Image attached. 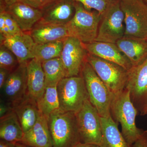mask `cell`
<instances>
[{
	"mask_svg": "<svg viewBox=\"0 0 147 147\" xmlns=\"http://www.w3.org/2000/svg\"><path fill=\"white\" fill-rule=\"evenodd\" d=\"M138 112L127 89L114 95L111 105V116L116 122L121 124L122 134L131 147L144 131L136 126Z\"/></svg>",
	"mask_w": 147,
	"mask_h": 147,
	"instance_id": "1",
	"label": "cell"
},
{
	"mask_svg": "<svg viewBox=\"0 0 147 147\" xmlns=\"http://www.w3.org/2000/svg\"><path fill=\"white\" fill-rule=\"evenodd\" d=\"M47 119L53 147H75L81 143L76 113L59 109Z\"/></svg>",
	"mask_w": 147,
	"mask_h": 147,
	"instance_id": "2",
	"label": "cell"
},
{
	"mask_svg": "<svg viewBox=\"0 0 147 147\" xmlns=\"http://www.w3.org/2000/svg\"><path fill=\"white\" fill-rule=\"evenodd\" d=\"M75 13L66 25L69 36L75 38L83 43L94 42L96 39L101 15L96 10H90L82 3L74 1Z\"/></svg>",
	"mask_w": 147,
	"mask_h": 147,
	"instance_id": "3",
	"label": "cell"
},
{
	"mask_svg": "<svg viewBox=\"0 0 147 147\" xmlns=\"http://www.w3.org/2000/svg\"><path fill=\"white\" fill-rule=\"evenodd\" d=\"M80 75L85 82L90 101L100 117L106 118L111 116V103L114 95L86 60L82 66Z\"/></svg>",
	"mask_w": 147,
	"mask_h": 147,
	"instance_id": "4",
	"label": "cell"
},
{
	"mask_svg": "<svg viewBox=\"0 0 147 147\" xmlns=\"http://www.w3.org/2000/svg\"><path fill=\"white\" fill-rule=\"evenodd\" d=\"M61 110L76 113L89 99L83 77H66L57 86Z\"/></svg>",
	"mask_w": 147,
	"mask_h": 147,
	"instance_id": "5",
	"label": "cell"
},
{
	"mask_svg": "<svg viewBox=\"0 0 147 147\" xmlns=\"http://www.w3.org/2000/svg\"><path fill=\"white\" fill-rule=\"evenodd\" d=\"M86 60L115 95L126 88L128 71L118 64L88 53Z\"/></svg>",
	"mask_w": 147,
	"mask_h": 147,
	"instance_id": "6",
	"label": "cell"
},
{
	"mask_svg": "<svg viewBox=\"0 0 147 147\" xmlns=\"http://www.w3.org/2000/svg\"><path fill=\"white\" fill-rule=\"evenodd\" d=\"M101 16L95 41L116 43L125 32L124 14L120 0H114Z\"/></svg>",
	"mask_w": 147,
	"mask_h": 147,
	"instance_id": "7",
	"label": "cell"
},
{
	"mask_svg": "<svg viewBox=\"0 0 147 147\" xmlns=\"http://www.w3.org/2000/svg\"><path fill=\"white\" fill-rule=\"evenodd\" d=\"M124 14V36L147 39V4L143 0H120Z\"/></svg>",
	"mask_w": 147,
	"mask_h": 147,
	"instance_id": "8",
	"label": "cell"
},
{
	"mask_svg": "<svg viewBox=\"0 0 147 147\" xmlns=\"http://www.w3.org/2000/svg\"><path fill=\"white\" fill-rule=\"evenodd\" d=\"M76 113L81 143L99 146L102 139L100 116L89 99Z\"/></svg>",
	"mask_w": 147,
	"mask_h": 147,
	"instance_id": "9",
	"label": "cell"
},
{
	"mask_svg": "<svg viewBox=\"0 0 147 147\" xmlns=\"http://www.w3.org/2000/svg\"><path fill=\"white\" fill-rule=\"evenodd\" d=\"M27 63L20 64L11 71L1 89V100L9 104L12 108L28 95Z\"/></svg>",
	"mask_w": 147,
	"mask_h": 147,
	"instance_id": "10",
	"label": "cell"
},
{
	"mask_svg": "<svg viewBox=\"0 0 147 147\" xmlns=\"http://www.w3.org/2000/svg\"><path fill=\"white\" fill-rule=\"evenodd\" d=\"M88 53L83 43L79 40L71 36L65 39L60 57L63 64L66 77L80 75Z\"/></svg>",
	"mask_w": 147,
	"mask_h": 147,
	"instance_id": "11",
	"label": "cell"
},
{
	"mask_svg": "<svg viewBox=\"0 0 147 147\" xmlns=\"http://www.w3.org/2000/svg\"><path fill=\"white\" fill-rule=\"evenodd\" d=\"M126 88L133 104L141 112L147 103V58L143 63L128 71Z\"/></svg>",
	"mask_w": 147,
	"mask_h": 147,
	"instance_id": "12",
	"label": "cell"
},
{
	"mask_svg": "<svg viewBox=\"0 0 147 147\" xmlns=\"http://www.w3.org/2000/svg\"><path fill=\"white\" fill-rule=\"evenodd\" d=\"M1 11L9 13L24 32H30L42 16V11L20 1L7 5H1Z\"/></svg>",
	"mask_w": 147,
	"mask_h": 147,
	"instance_id": "13",
	"label": "cell"
},
{
	"mask_svg": "<svg viewBox=\"0 0 147 147\" xmlns=\"http://www.w3.org/2000/svg\"><path fill=\"white\" fill-rule=\"evenodd\" d=\"M36 44L28 32L7 37L1 36V45H4L14 54L19 64L28 63L33 59Z\"/></svg>",
	"mask_w": 147,
	"mask_h": 147,
	"instance_id": "14",
	"label": "cell"
},
{
	"mask_svg": "<svg viewBox=\"0 0 147 147\" xmlns=\"http://www.w3.org/2000/svg\"><path fill=\"white\" fill-rule=\"evenodd\" d=\"M83 45L90 55L118 64L128 71L132 67L129 61L116 43L94 41L83 43Z\"/></svg>",
	"mask_w": 147,
	"mask_h": 147,
	"instance_id": "15",
	"label": "cell"
},
{
	"mask_svg": "<svg viewBox=\"0 0 147 147\" xmlns=\"http://www.w3.org/2000/svg\"><path fill=\"white\" fill-rule=\"evenodd\" d=\"M28 33L38 44L63 40L69 36L66 24L46 23L40 20Z\"/></svg>",
	"mask_w": 147,
	"mask_h": 147,
	"instance_id": "16",
	"label": "cell"
},
{
	"mask_svg": "<svg viewBox=\"0 0 147 147\" xmlns=\"http://www.w3.org/2000/svg\"><path fill=\"white\" fill-rule=\"evenodd\" d=\"M20 143L33 147H53V142L47 118L40 113L36 122L24 133Z\"/></svg>",
	"mask_w": 147,
	"mask_h": 147,
	"instance_id": "17",
	"label": "cell"
},
{
	"mask_svg": "<svg viewBox=\"0 0 147 147\" xmlns=\"http://www.w3.org/2000/svg\"><path fill=\"white\" fill-rule=\"evenodd\" d=\"M132 67L143 63L147 58V39L124 36L116 43Z\"/></svg>",
	"mask_w": 147,
	"mask_h": 147,
	"instance_id": "18",
	"label": "cell"
},
{
	"mask_svg": "<svg viewBox=\"0 0 147 147\" xmlns=\"http://www.w3.org/2000/svg\"><path fill=\"white\" fill-rule=\"evenodd\" d=\"M45 89V76L42 63L33 59L27 63V94L37 102Z\"/></svg>",
	"mask_w": 147,
	"mask_h": 147,
	"instance_id": "19",
	"label": "cell"
},
{
	"mask_svg": "<svg viewBox=\"0 0 147 147\" xmlns=\"http://www.w3.org/2000/svg\"><path fill=\"white\" fill-rule=\"evenodd\" d=\"M42 11L40 21L52 24H66L74 16L75 9L72 0H58Z\"/></svg>",
	"mask_w": 147,
	"mask_h": 147,
	"instance_id": "20",
	"label": "cell"
},
{
	"mask_svg": "<svg viewBox=\"0 0 147 147\" xmlns=\"http://www.w3.org/2000/svg\"><path fill=\"white\" fill-rule=\"evenodd\" d=\"M24 133L28 131L36 122L40 112L35 100L27 95L22 101L13 107Z\"/></svg>",
	"mask_w": 147,
	"mask_h": 147,
	"instance_id": "21",
	"label": "cell"
},
{
	"mask_svg": "<svg viewBox=\"0 0 147 147\" xmlns=\"http://www.w3.org/2000/svg\"><path fill=\"white\" fill-rule=\"evenodd\" d=\"M102 127V139L100 147H131L119 130L118 123L112 116L108 117H100Z\"/></svg>",
	"mask_w": 147,
	"mask_h": 147,
	"instance_id": "22",
	"label": "cell"
},
{
	"mask_svg": "<svg viewBox=\"0 0 147 147\" xmlns=\"http://www.w3.org/2000/svg\"><path fill=\"white\" fill-rule=\"evenodd\" d=\"M24 131L13 111L0 118L1 140L16 144L22 141Z\"/></svg>",
	"mask_w": 147,
	"mask_h": 147,
	"instance_id": "23",
	"label": "cell"
},
{
	"mask_svg": "<svg viewBox=\"0 0 147 147\" xmlns=\"http://www.w3.org/2000/svg\"><path fill=\"white\" fill-rule=\"evenodd\" d=\"M42 66L45 76V87L57 86L61 80L66 77L60 57L43 62Z\"/></svg>",
	"mask_w": 147,
	"mask_h": 147,
	"instance_id": "24",
	"label": "cell"
},
{
	"mask_svg": "<svg viewBox=\"0 0 147 147\" xmlns=\"http://www.w3.org/2000/svg\"><path fill=\"white\" fill-rule=\"evenodd\" d=\"M36 102L40 113L47 118L60 109L57 86L45 87L44 93Z\"/></svg>",
	"mask_w": 147,
	"mask_h": 147,
	"instance_id": "25",
	"label": "cell"
},
{
	"mask_svg": "<svg viewBox=\"0 0 147 147\" xmlns=\"http://www.w3.org/2000/svg\"><path fill=\"white\" fill-rule=\"evenodd\" d=\"M63 40L36 44L33 54V59H36L42 63L45 61L60 57L63 48Z\"/></svg>",
	"mask_w": 147,
	"mask_h": 147,
	"instance_id": "26",
	"label": "cell"
},
{
	"mask_svg": "<svg viewBox=\"0 0 147 147\" xmlns=\"http://www.w3.org/2000/svg\"><path fill=\"white\" fill-rule=\"evenodd\" d=\"M19 65L17 58L14 54L4 45H1L0 68L11 71L15 69Z\"/></svg>",
	"mask_w": 147,
	"mask_h": 147,
	"instance_id": "27",
	"label": "cell"
},
{
	"mask_svg": "<svg viewBox=\"0 0 147 147\" xmlns=\"http://www.w3.org/2000/svg\"><path fill=\"white\" fill-rule=\"evenodd\" d=\"M82 3L87 9L96 11L100 15L106 10L114 0H72Z\"/></svg>",
	"mask_w": 147,
	"mask_h": 147,
	"instance_id": "28",
	"label": "cell"
},
{
	"mask_svg": "<svg viewBox=\"0 0 147 147\" xmlns=\"http://www.w3.org/2000/svg\"><path fill=\"white\" fill-rule=\"evenodd\" d=\"M1 13L3 15L5 26L9 30L11 36L24 32L21 30L15 20L9 13L4 11H1Z\"/></svg>",
	"mask_w": 147,
	"mask_h": 147,
	"instance_id": "29",
	"label": "cell"
},
{
	"mask_svg": "<svg viewBox=\"0 0 147 147\" xmlns=\"http://www.w3.org/2000/svg\"><path fill=\"white\" fill-rule=\"evenodd\" d=\"M58 0H18L31 6L42 11L49 7Z\"/></svg>",
	"mask_w": 147,
	"mask_h": 147,
	"instance_id": "30",
	"label": "cell"
},
{
	"mask_svg": "<svg viewBox=\"0 0 147 147\" xmlns=\"http://www.w3.org/2000/svg\"><path fill=\"white\" fill-rule=\"evenodd\" d=\"M131 147H147V130H144Z\"/></svg>",
	"mask_w": 147,
	"mask_h": 147,
	"instance_id": "31",
	"label": "cell"
},
{
	"mask_svg": "<svg viewBox=\"0 0 147 147\" xmlns=\"http://www.w3.org/2000/svg\"><path fill=\"white\" fill-rule=\"evenodd\" d=\"M13 111L12 107L6 102L1 100L0 104V117H3Z\"/></svg>",
	"mask_w": 147,
	"mask_h": 147,
	"instance_id": "32",
	"label": "cell"
},
{
	"mask_svg": "<svg viewBox=\"0 0 147 147\" xmlns=\"http://www.w3.org/2000/svg\"><path fill=\"white\" fill-rule=\"evenodd\" d=\"M11 72L7 69L0 68V89H1L5 84Z\"/></svg>",
	"mask_w": 147,
	"mask_h": 147,
	"instance_id": "33",
	"label": "cell"
},
{
	"mask_svg": "<svg viewBox=\"0 0 147 147\" xmlns=\"http://www.w3.org/2000/svg\"><path fill=\"white\" fill-rule=\"evenodd\" d=\"M0 147H16L15 144L1 140Z\"/></svg>",
	"mask_w": 147,
	"mask_h": 147,
	"instance_id": "34",
	"label": "cell"
},
{
	"mask_svg": "<svg viewBox=\"0 0 147 147\" xmlns=\"http://www.w3.org/2000/svg\"><path fill=\"white\" fill-rule=\"evenodd\" d=\"M75 147H100L98 145L80 143Z\"/></svg>",
	"mask_w": 147,
	"mask_h": 147,
	"instance_id": "35",
	"label": "cell"
},
{
	"mask_svg": "<svg viewBox=\"0 0 147 147\" xmlns=\"http://www.w3.org/2000/svg\"><path fill=\"white\" fill-rule=\"evenodd\" d=\"M18 1V0H1V5H9Z\"/></svg>",
	"mask_w": 147,
	"mask_h": 147,
	"instance_id": "36",
	"label": "cell"
},
{
	"mask_svg": "<svg viewBox=\"0 0 147 147\" xmlns=\"http://www.w3.org/2000/svg\"><path fill=\"white\" fill-rule=\"evenodd\" d=\"M140 113H141V115H147V103L145 105V106L143 107V108H142Z\"/></svg>",
	"mask_w": 147,
	"mask_h": 147,
	"instance_id": "37",
	"label": "cell"
},
{
	"mask_svg": "<svg viewBox=\"0 0 147 147\" xmlns=\"http://www.w3.org/2000/svg\"><path fill=\"white\" fill-rule=\"evenodd\" d=\"M15 145H16V147H33L24 144H22V143H20V142L16 143Z\"/></svg>",
	"mask_w": 147,
	"mask_h": 147,
	"instance_id": "38",
	"label": "cell"
},
{
	"mask_svg": "<svg viewBox=\"0 0 147 147\" xmlns=\"http://www.w3.org/2000/svg\"><path fill=\"white\" fill-rule=\"evenodd\" d=\"M143 1H144L145 2V3H146L147 4V0H143Z\"/></svg>",
	"mask_w": 147,
	"mask_h": 147,
	"instance_id": "39",
	"label": "cell"
}]
</instances>
